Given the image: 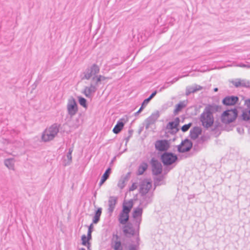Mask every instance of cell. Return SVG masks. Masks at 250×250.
<instances>
[{"instance_id": "17", "label": "cell", "mask_w": 250, "mask_h": 250, "mask_svg": "<svg viewBox=\"0 0 250 250\" xmlns=\"http://www.w3.org/2000/svg\"><path fill=\"white\" fill-rule=\"evenodd\" d=\"M112 247L115 250H119L121 247V244L117 235H115L112 241Z\"/></svg>"}, {"instance_id": "12", "label": "cell", "mask_w": 250, "mask_h": 250, "mask_svg": "<svg viewBox=\"0 0 250 250\" xmlns=\"http://www.w3.org/2000/svg\"><path fill=\"white\" fill-rule=\"evenodd\" d=\"M201 133L202 129L201 128L198 127H195L191 131L190 136L192 139H196L201 134Z\"/></svg>"}, {"instance_id": "3", "label": "cell", "mask_w": 250, "mask_h": 250, "mask_svg": "<svg viewBox=\"0 0 250 250\" xmlns=\"http://www.w3.org/2000/svg\"><path fill=\"white\" fill-rule=\"evenodd\" d=\"M201 121L203 126L206 128L211 127L214 122V118L211 111H205L201 117Z\"/></svg>"}, {"instance_id": "25", "label": "cell", "mask_w": 250, "mask_h": 250, "mask_svg": "<svg viewBox=\"0 0 250 250\" xmlns=\"http://www.w3.org/2000/svg\"><path fill=\"white\" fill-rule=\"evenodd\" d=\"M72 150H73V149H70L69 150L68 155H67L66 158L65 159V165H66V166L69 165L72 162Z\"/></svg>"}, {"instance_id": "7", "label": "cell", "mask_w": 250, "mask_h": 250, "mask_svg": "<svg viewBox=\"0 0 250 250\" xmlns=\"http://www.w3.org/2000/svg\"><path fill=\"white\" fill-rule=\"evenodd\" d=\"M68 114L70 115H74L78 111V107L73 97L70 98L68 100Z\"/></svg>"}, {"instance_id": "6", "label": "cell", "mask_w": 250, "mask_h": 250, "mask_svg": "<svg viewBox=\"0 0 250 250\" xmlns=\"http://www.w3.org/2000/svg\"><path fill=\"white\" fill-rule=\"evenodd\" d=\"M152 167V172L153 174L155 176L159 175L162 172V166L161 163L156 159H153L151 161Z\"/></svg>"}, {"instance_id": "35", "label": "cell", "mask_w": 250, "mask_h": 250, "mask_svg": "<svg viewBox=\"0 0 250 250\" xmlns=\"http://www.w3.org/2000/svg\"><path fill=\"white\" fill-rule=\"evenodd\" d=\"M136 188L137 185L136 184H135V183H134V184H133V186H131V188H130V190H131V191H133V190H135V188Z\"/></svg>"}, {"instance_id": "33", "label": "cell", "mask_w": 250, "mask_h": 250, "mask_svg": "<svg viewBox=\"0 0 250 250\" xmlns=\"http://www.w3.org/2000/svg\"><path fill=\"white\" fill-rule=\"evenodd\" d=\"M192 126V124H187V125H185V126H183V127L182 128V130L184 132H186L188 130H189V129L190 128L191 126Z\"/></svg>"}, {"instance_id": "26", "label": "cell", "mask_w": 250, "mask_h": 250, "mask_svg": "<svg viewBox=\"0 0 250 250\" xmlns=\"http://www.w3.org/2000/svg\"><path fill=\"white\" fill-rule=\"evenodd\" d=\"M186 104L185 101H183L179 103L176 107V109L174 110V114H177L180 111H181L182 109L185 107Z\"/></svg>"}, {"instance_id": "10", "label": "cell", "mask_w": 250, "mask_h": 250, "mask_svg": "<svg viewBox=\"0 0 250 250\" xmlns=\"http://www.w3.org/2000/svg\"><path fill=\"white\" fill-rule=\"evenodd\" d=\"M169 147V144L167 140H159L155 143V148L160 151H165Z\"/></svg>"}, {"instance_id": "14", "label": "cell", "mask_w": 250, "mask_h": 250, "mask_svg": "<svg viewBox=\"0 0 250 250\" xmlns=\"http://www.w3.org/2000/svg\"><path fill=\"white\" fill-rule=\"evenodd\" d=\"M129 213L123 211L119 218V220L121 224H126L129 220Z\"/></svg>"}, {"instance_id": "2", "label": "cell", "mask_w": 250, "mask_h": 250, "mask_svg": "<svg viewBox=\"0 0 250 250\" xmlns=\"http://www.w3.org/2000/svg\"><path fill=\"white\" fill-rule=\"evenodd\" d=\"M237 111L231 110L225 111L221 116V120L225 124H230L235 120L237 117Z\"/></svg>"}, {"instance_id": "13", "label": "cell", "mask_w": 250, "mask_h": 250, "mask_svg": "<svg viewBox=\"0 0 250 250\" xmlns=\"http://www.w3.org/2000/svg\"><path fill=\"white\" fill-rule=\"evenodd\" d=\"M124 232L125 234L129 235H133L134 234V229L133 225L130 223L126 224L123 228Z\"/></svg>"}, {"instance_id": "1", "label": "cell", "mask_w": 250, "mask_h": 250, "mask_svg": "<svg viewBox=\"0 0 250 250\" xmlns=\"http://www.w3.org/2000/svg\"><path fill=\"white\" fill-rule=\"evenodd\" d=\"M60 129V125L54 124L48 128L43 133L42 140L44 142L51 141L58 134Z\"/></svg>"}, {"instance_id": "27", "label": "cell", "mask_w": 250, "mask_h": 250, "mask_svg": "<svg viewBox=\"0 0 250 250\" xmlns=\"http://www.w3.org/2000/svg\"><path fill=\"white\" fill-rule=\"evenodd\" d=\"M179 123V120L178 118H177L175 120L169 123L168 125V128L171 129H176L178 126Z\"/></svg>"}, {"instance_id": "21", "label": "cell", "mask_w": 250, "mask_h": 250, "mask_svg": "<svg viewBox=\"0 0 250 250\" xmlns=\"http://www.w3.org/2000/svg\"><path fill=\"white\" fill-rule=\"evenodd\" d=\"M156 93V92H154L153 93V94L150 95V96L149 98H148L147 99H146L145 101L143 102V103L142 104V106L141 107V108H140L139 111H138V114H139L140 112H141V111L143 110V109H144L145 107H146V106L147 105V104L149 103V102L151 100V99H152V98H153L154 97V96L155 95Z\"/></svg>"}, {"instance_id": "24", "label": "cell", "mask_w": 250, "mask_h": 250, "mask_svg": "<svg viewBox=\"0 0 250 250\" xmlns=\"http://www.w3.org/2000/svg\"><path fill=\"white\" fill-rule=\"evenodd\" d=\"M95 91V88L93 86H91L90 87L87 88L84 90V93L87 96L90 97Z\"/></svg>"}, {"instance_id": "18", "label": "cell", "mask_w": 250, "mask_h": 250, "mask_svg": "<svg viewBox=\"0 0 250 250\" xmlns=\"http://www.w3.org/2000/svg\"><path fill=\"white\" fill-rule=\"evenodd\" d=\"M124 123L122 121H120L116 124L114 129V133L115 134H118L123 129Z\"/></svg>"}, {"instance_id": "9", "label": "cell", "mask_w": 250, "mask_h": 250, "mask_svg": "<svg viewBox=\"0 0 250 250\" xmlns=\"http://www.w3.org/2000/svg\"><path fill=\"white\" fill-rule=\"evenodd\" d=\"M99 72V68L98 66L96 65H93L84 74V77L87 79H89L92 76L97 74Z\"/></svg>"}, {"instance_id": "31", "label": "cell", "mask_w": 250, "mask_h": 250, "mask_svg": "<svg viewBox=\"0 0 250 250\" xmlns=\"http://www.w3.org/2000/svg\"><path fill=\"white\" fill-rule=\"evenodd\" d=\"M79 101L80 104L82 106H83V107H85V108L87 107H88L87 101H86V100L84 99V98H79Z\"/></svg>"}, {"instance_id": "29", "label": "cell", "mask_w": 250, "mask_h": 250, "mask_svg": "<svg viewBox=\"0 0 250 250\" xmlns=\"http://www.w3.org/2000/svg\"><path fill=\"white\" fill-rule=\"evenodd\" d=\"M101 214H102V210L100 209L98 210L94 216V222L95 223H97L98 221H99L100 218L101 217Z\"/></svg>"}, {"instance_id": "19", "label": "cell", "mask_w": 250, "mask_h": 250, "mask_svg": "<svg viewBox=\"0 0 250 250\" xmlns=\"http://www.w3.org/2000/svg\"><path fill=\"white\" fill-rule=\"evenodd\" d=\"M133 206V202L131 200L126 202L123 205V211L130 213Z\"/></svg>"}, {"instance_id": "5", "label": "cell", "mask_w": 250, "mask_h": 250, "mask_svg": "<svg viewBox=\"0 0 250 250\" xmlns=\"http://www.w3.org/2000/svg\"><path fill=\"white\" fill-rule=\"evenodd\" d=\"M152 181L150 179H145L143 182H142L140 186V192L141 194L142 195H145L147 194L152 188Z\"/></svg>"}, {"instance_id": "11", "label": "cell", "mask_w": 250, "mask_h": 250, "mask_svg": "<svg viewBox=\"0 0 250 250\" xmlns=\"http://www.w3.org/2000/svg\"><path fill=\"white\" fill-rule=\"evenodd\" d=\"M238 101V98L236 96H228L225 98L223 101V104L226 106H233L237 103Z\"/></svg>"}, {"instance_id": "22", "label": "cell", "mask_w": 250, "mask_h": 250, "mask_svg": "<svg viewBox=\"0 0 250 250\" xmlns=\"http://www.w3.org/2000/svg\"><path fill=\"white\" fill-rule=\"evenodd\" d=\"M117 203V198L115 197H111L109 201V211L112 212L114 211V209L115 207V205Z\"/></svg>"}, {"instance_id": "8", "label": "cell", "mask_w": 250, "mask_h": 250, "mask_svg": "<svg viewBox=\"0 0 250 250\" xmlns=\"http://www.w3.org/2000/svg\"><path fill=\"white\" fill-rule=\"evenodd\" d=\"M192 143L191 140L186 139L182 142L179 146L178 151L180 153H186L192 149Z\"/></svg>"}, {"instance_id": "32", "label": "cell", "mask_w": 250, "mask_h": 250, "mask_svg": "<svg viewBox=\"0 0 250 250\" xmlns=\"http://www.w3.org/2000/svg\"><path fill=\"white\" fill-rule=\"evenodd\" d=\"M142 209H139V208L136 209L134 211V212H133V218H135L139 217L140 215L142 214Z\"/></svg>"}, {"instance_id": "20", "label": "cell", "mask_w": 250, "mask_h": 250, "mask_svg": "<svg viewBox=\"0 0 250 250\" xmlns=\"http://www.w3.org/2000/svg\"><path fill=\"white\" fill-rule=\"evenodd\" d=\"M15 160L13 158L7 159L4 161L5 165L10 169H13L14 168Z\"/></svg>"}, {"instance_id": "4", "label": "cell", "mask_w": 250, "mask_h": 250, "mask_svg": "<svg viewBox=\"0 0 250 250\" xmlns=\"http://www.w3.org/2000/svg\"><path fill=\"white\" fill-rule=\"evenodd\" d=\"M163 163L166 165H170L176 162L177 159L176 155L172 153H165L163 154L161 157Z\"/></svg>"}, {"instance_id": "36", "label": "cell", "mask_w": 250, "mask_h": 250, "mask_svg": "<svg viewBox=\"0 0 250 250\" xmlns=\"http://www.w3.org/2000/svg\"><path fill=\"white\" fill-rule=\"evenodd\" d=\"M82 241H83V244H86V242H87V238H86V237L85 236H83V237Z\"/></svg>"}, {"instance_id": "30", "label": "cell", "mask_w": 250, "mask_h": 250, "mask_svg": "<svg viewBox=\"0 0 250 250\" xmlns=\"http://www.w3.org/2000/svg\"><path fill=\"white\" fill-rule=\"evenodd\" d=\"M242 117L244 120L249 121L250 119V111L248 109L246 111H245L242 115Z\"/></svg>"}, {"instance_id": "28", "label": "cell", "mask_w": 250, "mask_h": 250, "mask_svg": "<svg viewBox=\"0 0 250 250\" xmlns=\"http://www.w3.org/2000/svg\"><path fill=\"white\" fill-rule=\"evenodd\" d=\"M111 169H108L107 171L105 172V174H104V176H103V177L102 178V179H101V182H100L101 185L103 184L104 182H105V181L107 180V179L109 178V176H110V174H111Z\"/></svg>"}, {"instance_id": "23", "label": "cell", "mask_w": 250, "mask_h": 250, "mask_svg": "<svg viewBox=\"0 0 250 250\" xmlns=\"http://www.w3.org/2000/svg\"><path fill=\"white\" fill-rule=\"evenodd\" d=\"M147 168H148L147 164L146 163H143L141 165V166H140L139 169H138L137 174L139 176L143 174L146 171Z\"/></svg>"}, {"instance_id": "15", "label": "cell", "mask_w": 250, "mask_h": 250, "mask_svg": "<svg viewBox=\"0 0 250 250\" xmlns=\"http://www.w3.org/2000/svg\"><path fill=\"white\" fill-rule=\"evenodd\" d=\"M130 173H128L126 176H124L121 179L120 181L118 183V186L120 188H124V187L126 185L127 182H128L130 178Z\"/></svg>"}, {"instance_id": "34", "label": "cell", "mask_w": 250, "mask_h": 250, "mask_svg": "<svg viewBox=\"0 0 250 250\" xmlns=\"http://www.w3.org/2000/svg\"><path fill=\"white\" fill-rule=\"evenodd\" d=\"M240 82H239V80H237V81L236 82H234V84L237 86H243V84H247V83H246V82L244 81H242V80H240Z\"/></svg>"}, {"instance_id": "16", "label": "cell", "mask_w": 250, "mask_h": 250, "mask_svg": "<svg viewBox=\"0 0 250 250\" xmlns=\"http://www.w3.org/2000/svg\"><path fill=\"white\" fill-rule=\"evenodd\" d=\"M202 88L200 87L199 86L196 85V84H194L188 87V88H187V94H189L191 93L195 92V91H198L199 90L201 89Z\"/></svg>"}]
</instances>
